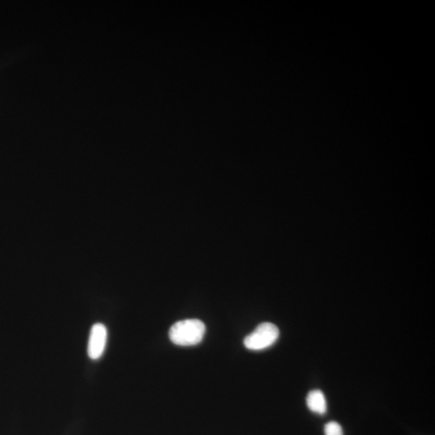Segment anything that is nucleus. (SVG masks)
I'll use <instances>...</instances> for the list:
<instances>
[{"instance_id": "1", "label": "nucleus", "mask_w": 435, "mask_h": 435, "mask_svg": "<svg viewBox=\"0 0 435 435\" xmlns=\"http://www.w3.org/2000/svg\"><path fill=\"white\" fill-rule=\"evenodd\" d=\"M206 333V326L198 319H186L171 327L169 336L171 342L178 346H194L201 342Z\"/></svg>"}, {"instance_id": "2", "label": "nucleus", "mask_w": 435, "mask_h": 435, "mask_svg": "<svg viewBox=\"0 0 435 435\" xmlns=\"http://www.w3.org/2000/svg\"><path fill=\"white\" fill-rule=\"evenodd\" d=\"M279 327L271 322H263L244 339V346L251 351H262L274 345L279 340Z\"/></svg>"}, {"instance_id": "3", "label": "nucleus", "mask_w": 435, "mask_h": 435, "mask_svg": "<svg viewBox=\"0 0 435 435\" xmlns=\"http://www.w3.org/2000/svg\"><path fill=\"white\" fill-rule=\"evenodd\" d=\"M106 340H108V330L104 324L96 323L92 327L89 342H88V355L91 360H99L104 353Z\"/></svg>"}, {"instance_id": "4", "label": "nucleus", "mask_w": 435, "mask_h": 435, "mask_svg": "<svg viewBox=\"0 0 435 435\" xmlns=\"http://www.w3.org/2000/svg\"><path fill=\"white\" fill-rule=\"evenodd\" d=\"M307 405L309 410L313 413L323 415L327 413V403L324 393L318 390H314L308 393L307 397Z\"/></svg>"}, {"instance_id": "5", "label": "nucleus", "mask_w": 435, "mask_h": 435, "mask_svg": "<svg viewBox=\"0 0 435 435\" xmlns=\"http://www.w3.org/2000/svg\"><path fill=\"white\" fill-rule=\"evenodd\" d=\"M325 435H344L341 425L336 422H330L324 427Z\"/></svg>"}]
</instances>
